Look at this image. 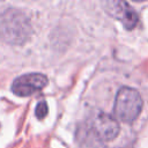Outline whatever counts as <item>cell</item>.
Masks as SVG:
<instances>
[{
    "label": "cell",
    "instance_id": "1",
    "mask_svg": "<svg viewBox=\"0 0 148 148\" xmlns=\"http://www.w3.org/2000/svg\"><path fill=\"white\" fill-rule=\"evenodd\" d=\"M142 105L143 102L138 90L130 87H123L116 95L113 111L119 120L130 124L139 117Z\"/></svg>",
    "mask_w": 148,
    "mask_h": 148
},
{
    "label": "cell",
    "instance_id": "2",
    "mask_svg": "<svg viewBox=\"0 0 148 148\" xmlns=\"http://www.w3.org/2000/svg\"><path fill=\"white\" fill-rule=\"evenodd\" d=\"M47 84L46 75L42 73H28L17 76L12 83V91L20 97H28Z\"/></svg>",
    "mask_w": 148,
    "mask_h": 148
},
{
    "label": "cell",
    "instance_id": "3",
    "mask_svg": "<svg viewBox=\"0 0 148 148\" xmlns=\"http://www.w3.org/2000/svg\"><path fill=\"white\" fill-rule=\"evenodd\" d=\"M91 130L98 139L103 141H110L117 138L120 131V126L116 117L109 113L99 112L94 117L91 121Z\"/></svg>",
    "mask_w": 148,
    "mask_h": 148
},
{
    "label": "cell",
    "instance_id": "4",
    "mask_svg": "<svg viewBox=\"0 0 148 148\" xmlns=\"http://www.w3.org/2000/svg\"><path fill=\"white\" fill-rule=\"evenodd\" d=\"M105 10L110 15H112L113 17L119 20L127 30L133 29L138 23L136 13L126 2H123V1H109V2L105 3Z\"/></svg>",
    "mask_w": 148,
    "mask_h": 148
},
{
    "label": "cell",
    "instance_id": "5",
    "mask_svg": "<svg viewBox=\"0 0 148 148\" xmlns=\"http://www.w3.org/2000/svg\"><path fill=\"white\" fill-rule=\"evenodd\" d=\"M47 111H49V108H47L46 102L45 101H42V102H39L37 104L36 110H35V113H36V117L38 119H43L47 114Z\"/></svg>",
    "mask_w": 148,
    "mask_h": 148
}]
</instances>
